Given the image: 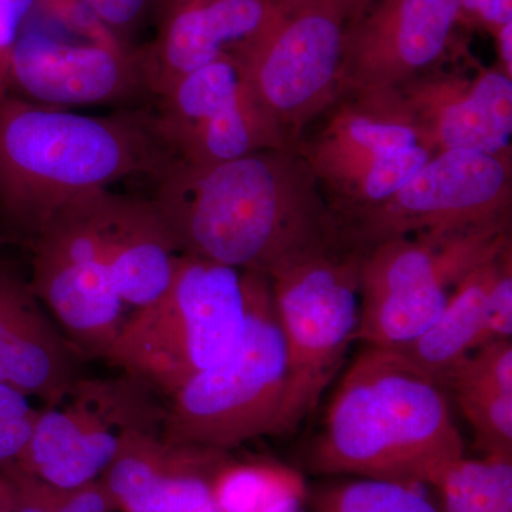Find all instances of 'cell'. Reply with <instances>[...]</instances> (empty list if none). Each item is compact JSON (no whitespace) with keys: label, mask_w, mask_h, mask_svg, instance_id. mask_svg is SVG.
<instances>
[{"label":"cell","mask_w":512,"mask_h":512,"mask_svg":"<svg viewBox=\"0 0 512 512\" xmlns=\"http://www.w3.org/2000/svg\"><path fill=\"white\" fill-rule=\"evenodd\" d=\"M151 202L183 254L271 278L342 234L296 148L192 165L174 160L154 178Z\"/></svg>","instance_id":"1"},{"label":"cell","mask_w":512,"mask_h":512,"mask_svg":"<svg viewBox=\"0 0 512 512\" xmlns=\"http://www.w3.org/2000/svg\"><path fill=\"white\" fill-rule=\"evenodd\" d=\"M173 161L151 109L92 117L0 96V235L30 249L64 205Z\"/></svg>","instance_id":"2"},{"label":"cell","mask_w":512,"mask_h":512,"mask_svg":"<svg viewBox=\"0 0 512 512\" xmlns=\"http://www.w3.org/2000/svg\"><path fill=\"white\" fill-rule=\"evenodd\" d=\"M464 456L443 387L390 349L365 346L338 384L312 471L436 488Z\"/></svg>","instance_id":"3"},{"label":"cell","mask_w":512,"mask_h":512,"mask_svg":"<svg viewBox=\"0 0 512 512\" xmlns=\"http://www.w3.org/2000/svg\"><path fill=\"white\" fill-rule=\"evenodd\" d=\"M245 313L244 272L181 254L168 288L127 315L106 360L161 396H173L235 352Z\"/></svg>","instance_id":"4"},{"label":"cell","mask_w":512,"mask_h":512,"mask_svg":"<svg viewBox=\"0 0 512 512\" xmlns=\"http://www.w3.org/2000/svg\"><path fill=\"white\" fill-rule=\"evenodd\" d=\"M244 272L245 329L220 365L198 373L168 397L164 439L228 451L275 436L288 380V359L271 279Z\"/></svg>","instance_id":"5"},{"label":"cell","mask_w":512,"mask_h":512,"mask_svg":"<svg viewBox=\"0 0 512 512\" xmlns=\"http://www.w3.org/2000/svg\"><path fill=\"white\" fill-rule=\"evenodd\" d=\"M366 251L342 232L269 278L288 359L275 436L295 433L318 407L356 342Z\"/></svg>","instance_id":"6"},{"label":"cell","mask_w":512,"mask_h":512,"mask_svg":"<svg viewBox=\"0 0 512 512\" xmlns=\"http://www.w3.org/2000/svg\"><path fill=\"white\" fill-rule=\"evenodd\" d=\"M510 220L404 235L367 248L356 342L397 349L433 325L461 279L510 247Z\"/></svg>","instance_id":"7"},{"label":"cell","mask_w":512,"mask_h":512,"mask_svg":"<svg viewBox=\"0 0 512 512\" xmlns=\"http://www.w3.org/2000/svg\"><path fill=\"white\" fill-rule=\"evenodd\" d=\"M148 93L138 47L80 0H37L10 53L8 94L40 106H103Z\"/></svg>","instance_id":"8"},{"label":"cell","mask_w":512,"mask_h":512,"mask_svg":"<svg viewBox=\"0 0 512 512\" xmlns=\"http://www.w3.org/2000/svg\"><path fill=\"white\" fill-rule=\"evenodd\" d=\"M296 150L339 222L389 200L433 156L399 90L346 93Z\"/></svg>","instance_id":"9"},{"label":"cell","mask_w":512,"mask_h":512,"mask_svg":"<svg viewBox=\"0 0 512 512\" xmlns=\"http://www.w3.org/2000/svg\"><path fill=\"white\" fill-rule=\"evenodd\" d=\"M161 394L136 377H79L56 403L37 410L22 453L23 473L63 488L100 480L128 437L163 431Z\"/></svg>","instance_id":"10"},{"label":"cell","mask_w":512,"mask_h":512,"mask_svg":"<svg viewBox=\"0 0 512 512\" xmlns=\"http://www.w3.org/2000/svg\"><path fill=\"white\" fill-rule=\"evenodd\" d=\"M109 192H93L64 205L30 247L29 284L84 360H106L127 318L104 251Z\"/></svg>","instance_id":"11"},{"label":"cell","mask_w":512,"mask_h":512,"mask_svg":"<svg viewBox=\"0 0 512 512\" xmlns=\"http://www.w3.org/2000/svg\"><path fill=\"white\" fill-rule=\"evenodd\" d=\"M346 22L318 0H289L238 59L291 147L339 99Z\"/></svg>","instance_id":"12"},{"label":"cell","mask_w":512,"mask_h":512,"mask_svg":"<svg viewBox=\"0 0 512 512\" xmlns=\"http://www.w3.org/2000/svg\"><path fill=\"white\" fill-rule=\"evenodd\" d=\"M511 157L483 151L444 150L389 200L340 222L356 244L448 232L511 220Z\"/></svg>","instance_id":"13"},{"label":"cell","mask_w":512,"mask_h":512,"mask_svg":"<svg viewBox=\"0 0 512 512\" xmlns=\"http://www.w3.org/2000/svg\"><path fill=\"white\" fill-rule=\"evenodd\" d=\"M154 99L158 134L181 163L218 164L291 147L256 99L237 56L218 57L184 74Z\"/></svg>","instance_id":"14"},{"label":"cell","mask_w":512,"mask_h":512,"mask_svg":"<svg viewBox=\"0 0 512 512\" xmlns=\"http://www.w3.org/2000/svg\"><path fill=\"white\" fill-rule=\"evenodd\" d=\"M460 0H372L346 23L339 97L397 90L444 62Z\"/></svg>","instance_id":"15"},{"label":"cell","mask_w":512,"mask_h":512,"mask_svg":"<svg viewBox=\"0 0 512 512\" xmlns=\"http://www.w3.org/2000/svg\"><path fill=\"white\" fill-rule=\"evenodd\" d=\"M399 87L433 153L483 151L511 157L512 79L503 70L447 59Z\"/></svg>","instance_id":"16"},{"label":"cell","mask_w":512,"mask_h":512,"mask_svg":"<svg viewBox=\"0 0 512 512\" xmlns=\"http://www.w3.org/2000/svg\"><path fill=\"white\" fill-rule=\"evenodd\" d=\"M289 0H163L156 36L138 47L147 92L156 97L184 74L238 56L278 19Z\"/></svg>","instance_id":"17"},{"label":"cell","mask_w":512,"mask_h":512,"mask_svg":"<svg viewBox=\"0 0 512 512\" xmlns=\"http://www.w3.org/2000/svg\"><path fill=\"white\" fill-rule=\"evenodd\" d=\"M228 451L164 439L163 431L134 434L100 477L114 510L190 512L212 503L215 478Z\"/></svg>","instance_id":"18"},{"label":"cell","mask_w":512,"mask_h":512,"mask_svg":"<svg viewBox=\"0 0 512 512\" xmlns=\"http://www.w3.org/2000/svg\"><path fill=\"white\" fill-rule=\"evenodd\" d=\"M83 360L29 279L0 266V384L49 406L82 377Z\"/></svg>","instance_id":"19"},{"label":"cell","mask_w":512,"mask_h":512,"mask_svg":"<svg viewBox=\"0 0 512 512\" xmlns=\"http://www.w3.org/2000/svg\"><path fill=\"white\" fill-rule=\"evenodd\" d=\"M103 242L114 291L131 311L168 288L183 254L151 200L111 191Z\"/></svg>","instance_id":"20"},{"label":"cell","mask_w":512,"mask_h":512,"mask_svg":"<svg viewBox=\"0 0 512 512\" xmlns=\"http://www.w3.org/2000/svg\"><path fill=\"white\" fill-rule=\"evenodd\" d=\"M510 261L511 245L461 279L443 312L426 332L402 348L390 350L406 357L443 387L451 370L480 348L491 289Z\"/></svg>","instance_id":"21"},{"label":"cell","mask_w":512,"mask_h":512,"mask_svg":"<svg viewBox=\"0 0 512 512\" xmlns=\"http://www.w3.org/2000/svg\"><path fill=\"white\" fill-rule=\"evenodd\" d=\"M303 478L281 464L231 460L222 467L212 501L224 512H268L288 498H306Z\"/></svg>","instance_id":"22"},{"label":"cell","mask_w":512,"mask_h":512,"mask_svg":"<svg viewBox=\"0 0 512 512\" xmlns=\"http://www.w3.org/2000/svg\"><path fill=\"white\" fill-rule=\"evenodd\" d=\"M436 488L441 512H512V458H460Z\"/></svg>","instance_id":"23"},{"label":"cell","mask_w":512,"mask_h":512,"mask_svg":"<svg viewBox=\"0 0 512 512\" xmlns=\"http://www.w3.org/2000/svg\"><path fill=\"white\" fill-rule=\"evenodd\" d=\"M311 512H441L419 487L393 481L356 478L308 490Z\"/></svg>","instance_id":"24"},{"label":"cell","mask_w":512,"mask_h":512,"mask_svg":"<svg viewBox=\"0 0 512 512\" xmlns=\"http://www.w3.org/2000/svg\"><path fill=\"white\" fill-rule=\"evenodd\" d=\"M12 491L15 512H111L113 504L100 480L63 488L23 473L12 463L0 466Z\"/></svg>","instance_id":"25"},{"label":"cell","mask_w":512,"mask_h":512,"mask_svg":"<svg viewBox=\"0 0 512 512\" xmlns=\"http://www.w3.org/2000/svg\"><path fill=\"white\" fill-rule=\"evenodd\" d=\"M454 396L483 457L512 458V393L468 390Z\"/></svg>","instance_id":"26"},{"label":"cell","mask_w":512,"mask_h":512,"mask_svg":"<svg viewBox=\"0 0 512 512\" xmlns=\"http://www.w3.org/2000/svg\"><path fill=\"white\" fill-rule=\"evenodd\" d=\"M443 387L453 393L468 390L512 393V340H494L473 350L451 370Z\"/></svg>","instance_id":"27"},{"label":"cell","mask_w":512,"mask_h":512,"mask_svg":"<svg viewBox=\"0 0 512 512\" xmlns=\"http://www.w3.org/2000/svg\"><path fill=\"white\" fill-rule=\"evenodd\" d=\"M37 409L29 397L0 384V466L22 453L32 433Z\"/></svg>","instance_id":"28"},{"label":"cell","mask_w":512,"mask_h":512,"mask_svg":"<svg viewBox=\"0 0 512 512\" xmlns=\"http://www.w3.org/2000/svg\"><path fill=\"white\" fill-rule=\"evenodd\" d=\"M130 45L138 30L156 20L163 0H80Z\"/></svg>","instance_id":"29"},{"label":"cell","mask_w":512,"mask_h":512,"mask_svg":"<svg viewBox=\"0 0 512 512\" xmlns=\"http://www.w3.org/2000/svg\"><path fill=\"white\" fill-rule=\"evenodd\" d=\"M512 336V261L507 262L495 279L488 301L487 319L481 333L480 348L494 340Z\"/></svg>","instance_id":"30"},{"label":"cell","mask_w":512,"mask_h":512,"mask_svg":"<svg viewBox=\"0 0 512 512\" xmlns=\"http://www.w3.org/2000/svg\"><path fill=\"white\" fill-rule=\"evenodd\" d=\"M37 0H0V96L8 94L10 53Z\"/></svg>","instance_id":"31"},{"label":"cell","mask_w":512,"mask_h":512,"mask_svg":"<svg viewBox=\"0 0 512 512\" xmlns=\"http://www.w3.org/2000/svg\"><path fill=\"white\" fill-rule=\"evenodd\" d=\"M461 16L476 20L495 33L512 22V0H460Z\"/></svg>","instance_id":"32"},{"label":"cell","mask_w":512,"mask_h":512,"mask_svg":"<svg viewBox=\"0 0 512 512\" xmlns=\"http://www.w3.org/2000/svg\"><path fill=\"white\" fill-rule=\"evenodd\" d=\"M494 36L495 40H497L498 55H500L501 63V67H498V69L503 70L512 79V22L501 26L494 33Z\"/></svg>","instance_id":"33"},{"label":"cell","mask_w":512,"mask_h":512,"mask_svg":"<svg viewBox=\"0 0 512 512\" xmlns=\"http://www.w3.org/2000/svg\"><path fill=\"white\" fill-rule=\"evenodd\" d=\"M342 16L346 23L359 16L372 0H318Z\"/></svg>","instance_id":"34"},{"label":"cell","mask_w":512,"mask_h":512,"mask_svg":"<svg viewBox=\"0 0 512 512\" xmlns=\"http://www.w3.org/2000/svg\"><path fill=\"white\" fill-rule=\"evenodd\" d=\"M268 512H309L306 507V498L293 497L288 500L282 501L281 504L276 505Z\"/></svg>","instance_id":"35"},{"label":"cell","mask_w":512,"mask_h":512,"mask_svg":"<svg viewBox=\"0 0 512 512\" xmlns=\"http://www.w3.org/2000/svg\"><path fill=\"white\" fill-rule=\"evenodd\" d=\"M10 497H12V493H10L8 481H6V478L0 473V504L8 501Z\"/></svg>","instance_id":"36"},{"label":"cell","mask_w":512,"mask_h":512,"mask_svg":"<svg viewBox=\"0 0 512 512\" xmlns=\"http://www.w3.org/2000/svg\"><path fill=\"white\" fill-rule=\"evenodd\" d=\"M190 512H224V511H222L220 507H217V505L214 504V501H212V503L204 505V507L197 508V510L190 511Z\"/></svg>","instance_id":"37"},{"label":"cell","mask_w":512,"mask_h":512,"mask_svg":"<svg viewBox=\"0 0 512 512\" xmlns=\"http://www.w3.org/2000/svg\"><path fill=\"white\" fill-rule=\"evenodd\" d=\"M10 493H12V491H10ZM0 512H15L12 497H10L8 501H5V503L0 504Z\"/></svg>","instance_id":"38"}]
</instances>
